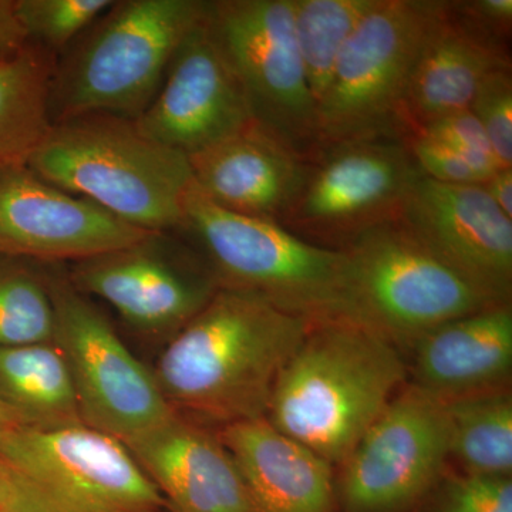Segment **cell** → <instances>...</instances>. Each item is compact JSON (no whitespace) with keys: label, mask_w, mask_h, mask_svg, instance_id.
<instances>
[{"label":"cell","mask_w":512,"mask_h":512,"mask_svg":"<svg viewBox=\"0 0 512 512\" xmlns=\"http://www.w3.org/2000/svg\"><path fill=\"white\" fill-rule=\"evenodd\" d=\"M312 323L255 293L220 286L168 339L154 377L177 413L221 427L262 419Z\"/></svg>","instance_id":"obj_1"},{"label":"cell","mask_w":512,"mask_h":512,"mask_svg":"<svg viewBox=\"0 0 512 512\" xmlns=\"http://www.w3.org/2000/svg\"><path fill=\"white\" fill-rule=\"evenodd\" d=\"M402 349L348 318L316 320L279 375L265 419L342 466L404 384Z\"/></svg>","instance_id":"obj_2"},{"label":"cell","mask_w":512,"mask_h":512,"mask_svg":"<svg viewBox=\"0 0 512 512\" xmlns=\"http://www.w3.org/2000/svg\"><path fill=\"white\" fill-rule=\"evenodd\" d=\"M28 165L50 184L148 232L177 231L194 183L185 154L147 137L136 121L103 113L52 124Z\"/></svg>","instance_id":"obj_3"},{"label":"cell","mask_w":512,"mask_h":512,"mask_svg":"<svg viewBox=\"0 0 512 512\" xmlns=\"http://www.w3.org/2000/svg\"><path fill=\"white\" fill-rule=\"evenodd\" d=\"M207 0H113L53 63L50 124L82 114L143 116Z\"/></svg>","instance_id":"obj_4"},{"label":"cell","mask_w":512,"mask_h":512,"mask_svg":"<svg viewBox=\"0 0 512 512\" xmlns=\"http://www.w3.org/2000/svg\"><path fill=\"white\" fill-rule=\"evenodd\" d=\"M174 232L205 259L221 288L255 293L313 322L348 318L342 251L316 247L278 222L222 210L194 183Z\"/></svg>","instance_id":"obj_5"},{"label":"cell","mask_w":512,"mask_h":512,"mask_svg":"<svg viewBox=\"0 0 512 512\" xmlns=\"http://www.w3.org/2000/svg\"><path fill=\"white\" fill-rule=\"evenodd\" d=\"M441 0H377L343 49L318 103L320 147L375 138L410 140L407 90Z\"/></svg>","instance_id":"obj_6"},{"label":"cell","mask_w":512,"mask_h":512,"mask_svg":"<svg viewBox=\"0 0 512 512\" xmlns=\"http://www.w3.org/2000/svg\"><path fill=\"white\" fill-rule=\"evenodd\" d=\"M348 318L397 348L495 303L439 261L402 221L370 229L343 249Z\"/></svg>","instance_id":"obj_7"},{"label":"cell","mask_w":512,"mask_h":512,"mask_svg":"<svg viewBox=\"0 0 512 512\" xmlns=\"http://www.w3.org/2000/svg\"><path fill=\"white\" fill-rule=\"evenodd\" d=\"M423 175L409 140L320 147L278 224L316 247L343 251L370 229L399 220Z\"/></svg>","instance_id":"obj_8"},{"label":"cell","mask_w":512,"mask_h":512,"mask_svg":"<svg viewBox=\"0 0 512 512\" xmlns=\"http://www.w3.org/2000/svg\"><path fill=\"white\" fill-rule=\"evenodd\" d=\"M207 19L237 73L252 123L311 160L320 148L318 107L296 45L292 0H208Z\"/></svg>","instance_id":"obj_9"},{"label":"cell","mask_w":512,"mask_h":512,"mask_svg":"<svg viewBox=\"0 0 512 512\" xmlns=\"http://www.w3.org/2000/svg\"><path fill=\"white\" fill-rule=\"evenodd\" d=\"M47 278L55 308L53 343L69 366L83 423L128 444L173 419L177 412L153 370L128 350L106 315L50 262Z\"/></svg>","instance_id":"obj_10"},{"label":"cell","mask_w":512,"mask_h":512,"mask_svg":"<svg viewBox=\"0 0 512 512\" xmlns=\"http://www.w3.org/2000/svg\"><path fill=\"white\" fill-rule=\"evenodd\" d=\"M448 461L447 403L407 382L339 466V512L416 511Z\"/></svg>","instance_id":"obj_11"},{"label":"cell","mask_w":512,"mask_h":512,"mask_svg":"<svg viewBox=\"0 0 512 512\" xmlns=\"http://www.w3.org/2000/svg\"><path fill=\"white\" fill-rule=\"evenodd\" d=\"M0 456L60 512L167 508L126 444L86 424L6 431L0 434Z\"/></svg>","instance_id":"obj_12"},{"label":"cell","mask_w":512,"mask_h":512,"mask_svg":"<svg viewBox=\"0 0 512 512\" xmlns=\"http://www.w3.org/2000/svg\"><path fill=\"white\" fill-rule=\"evenodd\" d=\"M70 282L119 313L131 328L171 338L210 302V266L177 232H147L128 245L73 262Z\"/></svg>","instance_id":"obj_13"},{"label":"cell","mask_w":512,"mask_h":512,"mask_svg":"<svg viewBox=\"0 0 512 512\" xmlns=\"http://www.w3.org/2000/svg\"><path fill=\"white\" fill-rule=\"evenodd\" d=\"M136 123L147 137L187 157L254 124L237 73L208 23L207 5Z\"/></svg>","instance_id":"obj_14"},{"label":"cell","mask_w":512,"mask_h":512,"mask_svg":"<svg viewBox=\"0 0 512 512\" xmlns=\"http://www.w3.org/2000/svg\"><path fill=\"white\" fill-rule=\"evenodd\" d=\"M147 232L50 184L28 164L0 168V254L76 262L128 247Z\"/></svg>","instance_id":"obj_15"},{"label":"cell","mask_w":512,"mask_h":512,"mask_svg":"<svg viewBox=\"0 0 512 512\" xmlns=\"http://www.w3.org/2000/svg\"><path fill=\"white\" fill-rule=\"evenodd\" d=\"M402 221L431 254L495 303H511L512 220L483 185L417 181Z\"/></svg>","instance_id":"obj_16"},{"label":"cell","mask_w":512,"mask_h":512,"mask_svg":"<svg viewBox=\"0 0 512 512\" xmlns=\"http://www.w3.org/2000/svg\"><path fill=\"white\" fill-rule=\"evenodd\" d=\"M409 349V383L443 402L510 389L512 305L488 306L450 320Z\"/></svg>","instance_id":"obj_17"},{"label":"cell","mask_w":512,"mask_h":512,"mask_svg":"<svg viewBox=\"0 0 512 512\" xmlns=\"http://www.w3.org/2000/svg\"><path fill=\"white\" fill-rule=\"evenodd\" d=\"M173 512H249L237 464L217 433L180 413L126 444Z\"/></svg>","instance_id":"obj_18"},{"label":"cell","mask_w":512,"mask_h":512,"mask_svg":"<svg viewBox=\"0 0 512 512\" xmlns=\"http://www.w3.org/2000/svg\"><path fill=\"white\" fill-rule=\"evenodd\" d=\"M217 434L237 464L249 512H339L335 466L265 417Z\"/></svg>","instance_id":"obj_19"},{"label":"cell","mask_w":512,"mask_h":512,"mask_svg":"<svg viewBox=\"0 0 512 512\" xmlns=\"http://www.w3.org/2000/svg\"><path fill=\"white\" fill-rule=\"evenodd\" d=\"M188 160L195 187L222 210L275 222L292 204L306 167L255 124Z\"/></svg>","instance_id":"obj_20"},{"label":"cell","mask_w":512,"mask_h":512,"mask_svg":"<svg viewBox=\"0 0 512 512\" xmlns=\"http://www.w3.org/2000/svg\"><path fill=\"white\" fill-rule=\"evenodd\" d=\"M501 67H512L510 45L485 35L444 2L407 90L404 113L412 137L431 121L470 109L478 86Z\"/></svg>","instance_id":"obj_21"},{"label":"cell","mask_w":512,"mask_h":512,"mask_svg":"<svg viewBox=\"0 0 512 512\" xmlns=\"http://www.w3.org/2000/svg\"><path fill=\"white\" fill-rule=\"evenodd\" d=\"M0 402L29 429L84 424L69 366L53 342L0 349Z\"/></svg>","instance_id":"obj_22"},{"label":"cell","mask_w":512,"mask_h":512,"mask_svg":"<svg viewBox=\"0 0 512 512\" xmlns=\"http://www.w3.org/2000/svg\"><path fill=\"white\" fill-rule=\"evenodd\" d=\"M55 59L29 42L0 63V168L28 164L52 127L47 94Z\"/></svg>","instance_id":"obj_23"},{"label":"cell","mask_w":512,"mask_h":512,"mask_svg":"<svg viewBox=\"0 0 512 512\" xmlns=\"http://www.w3.org/2000/svg\"><path fill=\"white\" fill-rule=\"evenodd\" d=\"M450 460L460 473L512 477V394L498 390L447 403Z\"/></svg>","instance_id":"obj_24"},{"label":"cell","mask_w":512,"mask_h":512,"mask_svg":"<svg viewBox=\"0 0 512 512\" xmlns=\"http://www.w3.org/2000/svg\"><path fill=\"white\" fill-rule=\"evenodd\" d=\"M293 28L316 107L336 63L359 23L377 0H292Z\"/></svg>","instance_id":"obj_25"},{"label":"cell","mask_w":512,"mask_h":512,"mask_svg":"<svg viewBox=\"0 0 512 512\" xmlns=\"http://www.w3.org/2000/svg\"><path fill=\"white\" fill-rule=\"evenodd\" d=\"M47 262L0 254V349L53 342Z\"/></svg>","instance_id":"obj_26"},{"label":"cell","mask_w":512,"mask_h":512,"mask_svg":"<svg viewBox=\"0 0 512 512\" xmlns=\"http://www.w3.org/2000/svg\"><path fill=\"white\" fill-rule=\"evenodd\" d=\"M113 0H15L28 42L57 56L110 8Z\"/></svg>","instance_id":"obj_27"},{"label":"cell","mask_w":512,"mask_h":512,"mask_svg":"<svg viewBox=\"0 0 512 512\" xmlns=\"http://www.w3.org/2000/svg\"><path fill=\"white\" fill-rule=\"evenodd\" d=\"M417 508L420 512H512V480L446 473Z\"/></svg>","instance_id":"obj_28"},{"label":"cell","mask_w":512,"mask_h":512,"mask_svg":"<svg viewBox=\"0 0 512 512\" xmlns=\"http://www.w3.org/2000/svg\"><path fill=\"white\" fill-rule=\"evenodd\" d=\"M470 110L484 128L498 163L512 168V67H501L485 77Z\"/></svg>","instance_id":"obj_29"},{"label":"cell","mask_w":512,"mask_h":512,"mask_svg":"<svg viewBox=\"0 0 512 512\" xmlns=\"http://www.w3.org/2000/svg\"><path fill=\"white\" fill-rule=\"evenodd\" d=\"M413 137L427 138L451 148L487 180L495 171L503 168L491 150L484 128L470 109L431 121L421 127Z\"/></svg>","instance_id":"obj_30"},{"label":"cell","mask_w":512,"mask_h":512,"mask_svg":"<svg viewBox=\"0 0 512 512\" xmlns=\"http://www.w3.org/2000/svg\"><path fill=\"white\" fill-rule=\"evenodd\" d=\"M409 144L424 177L430 180L453 185H484L487 181L460 154L443 144L423 137H412Z\"/></svg>","instance_id":"obj_31"},{"label":"cell","mask_w":512,"mask_h":512,"mask_svg":"<svg viewBox=\"0 0 512 512\" xmlns=\"http://www.w3.org/2000/svg\"><path fill=\"white\" fill-rule=\"evenodd\" d=\"M0 512H60L28 478L0 456Z\"/></svg>","instance_id":"obj_32"},{"label":"cell","mask_w":512,"mask_h":512,"mask_svg":"<svg viewBox=\"0 0 512 512\" xmlns=\"http://www.w3.org/2000/svg\"><path fill=\"white\" fill-rule=\"evenodd\" d=\"M451 3L478 30L511 46L512 0H458Z\"/></svg>","instance_id":"obj_33"},{"label":"cell","mask_w":512,"mask_h":512,"mask_svg":"<svg viewBox=\"0 0 512 512\" xmlns=\"http://www.w3.org/2000/svg\"><path fill=\"white\" fill-rule=\"evenodd\" d=\"M29 45L15 13V0H0V63L19 55Z\"/></svg>","instance_id":"obj_34"},{"label":"cell","mask_w":512,"mask_h":512,"mask_svg":"<svg viewBox=\"0 0 512 512\" xmlns=\"http://www.w3.org/2000/svg\"><path fill=\"white\" fill-rule=\"evenodd\" d=\"M483 187L497 207L512 220V168L495 171Z\"/></svg>","instance_id":"obj_35"},{"label":"cell","mask_w":512,"mask_h":512,"mask_svg":"<svg viewBox=\"0 0 512 512\" xmlns=\"http://www.w3.org/2000/svg\"><path fill=\"white\" fill-rule=\"evenodd\" d=\"M23 427L18 417L15 416L8 407L0 402V434L6 433V431L18 429Z\"/></svg>","instance_id":"obj_36"}]
</instances>
